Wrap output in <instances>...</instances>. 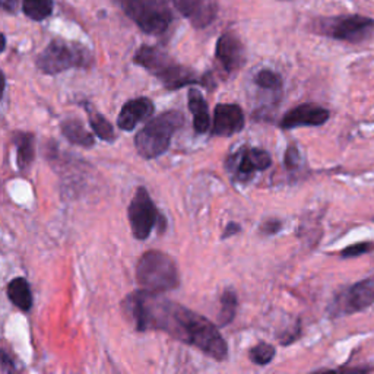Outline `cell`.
Returning a JSON list of instances; mask_svg holds the SVG:
<instances>
[{
  "label": "cell",
  "mask_w": 374,
  "mask_h": 374,
  "mask_svg": "<svg viewBox=\"0 0 374 374\" xmlns=\"http://www.w3.org/2000/svg\"><path fill=\"white\" fill-rule=\"evenodd\" d=\"M134 24L149 35H161L173 24V11L164 0H113Z\"/></svg>",
  "instance_id": "8992f818"
},
{
  "label": "cell",
  "mask_w": 374,
  "mask_h": 374,
  "mask_svg": "<svg viewBox=\"0 0 374 374\" xmlns=\"http://www.w3.org/2000/svg\"><path fill=\"white\" fill-rule=\"evenodd\" d=\"M123 310L139 332H167L216 361H223L228 356L227 342L214 323L177 303L163 298L157 293L135 291L126 297Z\"/></svg>",
  "instance_id": "6da1fadb"
},
{
  "label": "cell",
  "mask_w": 374,
  "mask_h": 374,
  "mask_svg": "<svg viewBox=\"0 0 374 374\" xmlns=\"http://www.w3.org/2000/svg\"><path fill=\"white\" fill-rule=\"evenodd\" d=\"M18 4H19V0H2V8L5 12L15 13L18 9Z\"/></svg>",
  "instance_id": "f1b7e54d"
},
{
  "label": "cell",
  "mask_w": 374,
  "mask_h": 374,
  "mask_svg": "<svg viewBox=\"0 0 374 374\" xmlns=\"http://www.w3.org/2000/svg\"><path fill=\"white\" fill-rule=\"evenodd\" d=\"M93 62V53L82 44L56 38L38 54L35 64L42 74L57 75L69 69L90 68Z\"/></svg>",
  "instance_id": "5b68a950"
},
{
  "label": "cell",
  "mask_w": 374,
  "mask_h": 374,
  "mask_svg": "<svg viewBox=\"0 0 374 374\" xmlns=\"http://www.w3.org/2000/svg\"><path fill=\"white\" fill-rule=\"evenodd\" d=\"M312 31L351 44L367 41L374 34V19L363 15H341L313 21Z\"/></svg>",
  "instance_id": "52a82bcc"
},
{
  "label": "cell",
  "mask_w": 374,
  "mask_h": 374,
  "mask_svg": "<svg viewBox=\"0 0 374 374\" xmlns=\"http://www.w3.org/2000/svg\"><path fill=\"white\" fill-rule=\"evenodd\" d=\"M134 62L146 69L151 75L163 82L170 91L180 90L183 86L199 83L196 74L186 66L175 62L167 52L156 46H142L138 49Z\"/></svg>",
  "instance_id": "7a4b0ae2"
},
{
  "label": "cell",
  "mask_w": 374,
  "mask_h": 374,
  "mask_svg": "<svg viewBox=\"0 0 374 374\" xmlns=\"http://www.w3.org/2000/svg\"><path fill=\"white\" fill-rule=\"evenodd\" d=\"M12 141L16 146V158H18V167L19 168H27L31 165L35 157L34 151V136L27 132H15Z\"/></svg>",
  "instance_id": "d6986e66"
},
{
  "label": "cell",
  "mask_w": 374,
  "mask_h": 374,
  "mask_svg": "<svg viewBox=\"0 0 374 374\" xmlns=\"http://www.w3.org/2000/svg\"><path fill=\"white\" fill-rule=\"evenodd\" d=\"M272 158L265 149L260 148H241L228 158L227 167L235 180L246 182L253 177L256 171H265L271 167Z\"/></svg>",
  "instance_id": "30bf717a"
},
{
  "label": "cell",
  "mask_w": 374,
  "mask_h": 374,
  "mask_svg": "<svg viewBox=\"0 0 374 374\" xmlns=\"http://www.w3.org/2000/svg\"><path fill=\"white\" fill-rule=\"evenodd\" d=\"M215 56L226 74L237 72L243 66L246 59L243 44L233 33H226L218 38Z\"/></svg>",
  "instance_id": "5bb4252c"
},
{
  "label": "cell",
  "mask_w": 374,
  "mask_h": 374,
  "mask_svg": "<svg viewBox=\"0 0 374 374\" xmlns=\"http://www.w3.org/2000/svg\"><path fill=\"white\" fill-rule=\"evenodd\" d=\"M245 127V113L237 104H218L214 112V136H231Z\"/></svg>",
  "instance_id": "4fadbf2b"
},
{
  "label": "cell",
  "mask_w": 374,
  "mask_h": 374,
  "mask_svg": "<svg viewBox=\"0 0 374 374\" xmlns=\"http://www.w3.org/2000/svg\"><path fill=\"white\" fill-rule=\"evenodd\" d=\"M329 117H331V112L327 108L320 107L317 104H300L298 107L290 110L288 113H285L279 126L282 129H296L303 126H323Z\"/></svg>",
  "instance_id": "7c38bea8"
},
{
  "label": "cell",
  "mask_w": 374,
  "mask_h": 374,
  "mask_svg": "<svg viewBox=\"0 0 374 374\" xmlns=\"http://www.w3.org/2000/svg\"><path fill=\"white\" fill-rule=\"evenodd\" d=\"M237 310V294L233 290H226L221 297V312L218 315V325L227 326L235 317Z\"/></svg>",
  "instance_id": "7402d4cb"
},
{
  "label": "cell",
  "mask_w": 374,
  "mask_h": 374,
  "mask_svg": "<svg viewBox=\"0 0 374 374\" xmlns=\"http://www.w3.org/2000/svg\"><path fill=\"white\" fill-rule=\"evenodd\" d=\"M249 357L257 366H267L275 357V348L267 342H260L250 349Z\"/></svg>",
  "instance_id": "603a6c76"
},
{
  "label": "cell",
  "mask_w": 374,
  "mask_h": 374,
  "mask_svg": "<svg viewBox=\"0 0 374 374\" xmlns=\"http://www.w3.org/2000/svg\"><path fill=\"white\" fill-rule=\"evenodd\" d=\"M136 279L142 290L157 294L175 290L180 285L175 262L158 250H149L141 256L136 265Z\"/></svg>",
  "instance_id": "277c9868"
},
{
  "label": "cell",
  "mask_w": 374,
  "mask_h": 374,
  "mask_svg": "<svg viewBox=\"0 0 374 374\" xmlns=\"http://www.w3.org/2000/svg\"><path fill=\"white\" fill-rule=\"evenodd\" d=\"M187 103H189V110L193 115V127L196 134H206L211 126V119H209V110L208 104L204 98V95L197 91L192 90L189 91L187 95Z\"/></svg>",
  "instance_id": "2e32d148"
},
{
  "label": "cell",
  "mask_w": 374,
  "mask_h": 374,
  "mask_svg": "<svg viewBox=\"0 0 374 374\" xmlns=\"http://www.w3.org/2000/svg\"><path fill=\"white\" fill-rule=\"evenodd\" d=\"M185 124L183 113L177 110L168 112L149 120L135 138V146L145 160H153L167 152L173 135Z\"/></svg>",
  "instance_id": "3957f363"
},
{
  "label": "cell",
  "mask_w": 374,
  "mask_h": 374,
  "mask_svg": "<svg viewBox=\"0 0 374 374\" xmlns=\"http://www.w3.org/2000/svg\"><path fill=\"white\" fill-rule=\"evenodd\" d=\"M281 228H282V224H281L279 219H269V221L263 223V226L260 227V231L272 235V234H276Z\"/></svg>",
  "instance_id": "4316f807"
},
{
  "label": "cell",
  "mask_w": 374,
  "mask_h": 374,
  "mask_svg": "<svg viewBox=\"0 0 374 374\" xmlns=\"http://www.w3.org/2000/svg\"><path fill=\"white\" fill-rule=\"evenodd\" d=\"M255 82L257 86L263 88V90H271V91H279L282 88V78L269 69H263L255 76Z\"/></svg>",
  "instance_id": "cb8c5ba5"
},
{
  "label": "cell",
  "mask_w": 374,
  "mask_h": 374,
  "mask_svg": "<svg viewBox=\"0 0 374 374\" xmlns=\"http://www.w3.org/2000/svg\"><path fill=\"white\" fill-rule=\"evenodd\" d=\"M127 218L132 234L136 240H146L158 224L165 230V219L158 212L156 204L145 187H138L134 199L127 208Z\"/></svg>",
  "instance_id": "ba28073f"
},
{
  "label": "cell",
  "mask_w": 374,
  "mask_h": 374,
  "mask_svg": "<svg viewBox=\"0 0 374 374\" xmlns=\"http://www.w3.org/2000/svg\"><path fill=\"white\" fill-rule=\"evenodd\" d=\"M53 0H22V12L33 21H44L53 13Z\"/></svg>",
  "instance_id": "44dd1931"
},
{
  "label": "cell",
  "mask_w": 374,
  "mask_h": 374,
  "mask_svg": "<svg viewBox=\"0 0 374 374\" xmlns=\"http://www.w3.org/2000/svg\"><path fill=\"white\" fill-rule=\"evenodd\" d=\"M60 129H62V135L74 145L91 148L95 144L94 135L91 134V132H88L83 123L78 119H68V120L62 122Z\"/></svg>",
  "instance_id": "e0dca14e"
},
{
  "label": "cell",
  "mask_w": 374,
  "mask_h": 374,
  "mask_svg": "<svg viewBox=\"0 0 374 374\" xmlns=\"http://www.w3.org/2000/svg\"><path fill=\"white\" fill-rule=\"evenodd\" d=\"M85 110L88 113V119H90V124L94 130V134L107 142H113L116 139V134H115V129L101 113H98L97 110L91 105V104H85Z\"/></svg>",
  "instance_id": "ffe728a7"
},
{
  "label": "cell",
  "mask_w": 374,
  "mask_h": 374,
  "mask_svg": "<svg viewBox=\"0 0 374 374\" xmlns=\"http://www.w3.org/2000/svg\"><path fill=\"white\" fill-rule=\"evenodd\" d=\"M240 231H241V227H240L237 223H228L221 237L226 240V238H228V237H231V235H235V234L240 233Z\"/></svg>",
  "instance_id": "83f0119b"
},
{
  "label": "cell",
  "mask_w": 374,
  "mask_h": 374,
  "mask_svg": "<svg viewBox=\"0 0 374 374\" xmlns=\"http://www.w3.org/2000/svg\"><path fill=\"white\" fill-rule=\"evenodd\" d=\"M371 304H374V276L351 285L344 293L338 294L331 305V313L335 317L354 315L366 310Z\"/></svg>",
  "instance_id": "9c48e42d"
},
{
  "label": "cell",
  "mask_w": 374,
  "mask_h": 374,
  "mask_svg": "<svg viewBox=\"0 0 374 374\" xmlns=\"http://www.w3.org/2000/svg\"><path fill=\"white\" fill-rule=\"evenodd\" d=\"M374 249L373 243H357V245H351L346 249H344L339 255L342 259H351V257H360L370 250Z\"/></svg>",
  "instance_id": "d4e9b609"
},
{
  "label": "cell",
  "mask_w": 374,
  "mask_h": 374,
  "mask_svg": "<svg viewBox=\"0 0 374 374\" xmlns=\"http://www.w3.org/2000/svg\"><path fill=\"white\" fill-rule=\"evenodd\" d=\"M170 2L196 28H206L218 15L216 0H170Z\"/></svg>",
  "instance_id": "8fae6325"
},
{
  "label": "cell",
  "mask_w": 374,
  "mask_h": 374,
  "mask_svg": "<svg viewBox=\"0 0 374 374\" xmlns=\"http://www.w3.org/2000/svg\"><path fill=\"white\" fill-rule=\"evenodd\" d=\"M9 300L22 312H30L33 307V294L25 278H15L8 285Z\"/></svg>",
  "instance_id": "ac0fdd59"
},
{
  "label": "cell",
  "mask_w": 374,
  "mask_h": 374,
  "mask_svg": "<svg viewBox=\"0 0 374 374\" xmlns=\"http://www.w3.org/2000/svg\"><path fill=\"white\" fill-rule=\"evenodd\" d=\"M300 165V152L296 145H291L285 153V167L288 170H296Z\"/></svg>",
  "instance_id": "484cf974"
},
{
  "label": "cell",
  "mask_w": 374,
  "mask_h": 374,
  "mask_svg": "<svg viewBox=\"0 0 374 374\" xmlns=\"http://www.w3.org/2000/svg\"><path fill=\"white\" fill-rule=\"evenodd\" d=\"M152 113H153V103L149 98L141 97L130 100L122 108L117 119V126L124 132H130L134 130L142 120L152 116Z\"/></svg>",
  "instance_id": "9a60e30c"
}]
</instances>
